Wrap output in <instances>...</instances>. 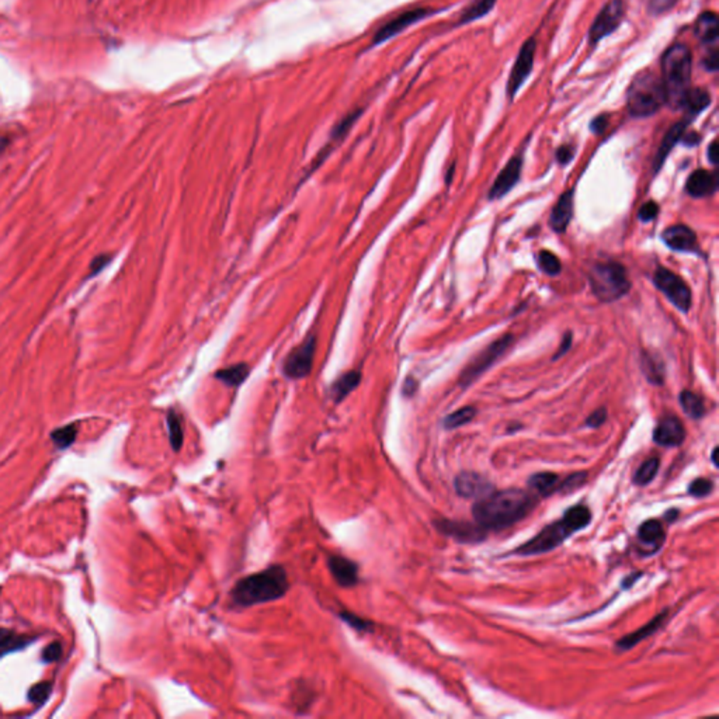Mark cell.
Instances as JSON below:
<instances>
[{
  "instance_id": "7dc6e473",
  "label": "cell",
  "mask_w": 719,
  "mask_h": 719,
  "mask_svg": "<svg viewBox=\"0 0 719 719\" xmlns=\"http://www.w3.org/2000/svg\"><path fill=\"white\" fill-rule=\"evenodd\" d=\"M718 48H710L703 59L704 69L708 72H717L719 66Z\"/></svg>"
},
{
  "instance_id": "ee69618b",
  "label": "cell",
  "mask_w": 719,
  "mask_h": 719,
  "mask_svg": "<svg viewBox=\"0 0 719 719\" xmlns=\"http://www.w3.org/2000/svg\"><path fill=\"white\" fill-rule=\"evenodd\" d=\"M63 654V646L59 641H55V642H51L43 652V661L46 664H53V662H56L60 659Z\"/></svg>"
},
{
  "instance_id": "74e56055",
  "label": "cell",
  "mask_w": 719,
  "mask_h": 719,
  "mask_svg": "<svg viewBox=\"0 0 719 719\" xmlns=\"http://www.w3.org/2000/svg\"><path fill=\"white\" fill-rule=\"evenodd\" d=\"M51 694H53V683L41 681L28 690L27 698L31 704H34L37 708H40L48 701Z\"/></svg>"
},
{
  "instance_id": "db71d44e",
  "label": "cell",
  "mask_w": 719,
  "mask_h": 719,
  "mask_svg": "<svg viewBox=\"0 0 719 719\" xmlns=\"http://www.w3.org/2000/svg\"><path fill=\"white\" fill-rule=\"evenodd\" d=\"M416 389H417V381H415V378H412V377L406 378V381L403 384V393L406 396H412L416 392Z\"/></svg>"
},
{
  "instance_id": "9c48e42d",
  "label": "cell",
  "mask_w": 719,
  "mask_h": 719,
  "mask_svg": "<svg viewBox=\"0 0 719 719\" xmlns=\"http://www.w3.org/2000/svg\"><path fill=\"white\" fill-rule=\"evenodd\" d=\"M536 53H537V40L536 37H531L524 41L521 46L518 54L516 56V60L513 63V68L508 75L506 92L510 99V102L514 100L523 85L527 82V79L531 76L533 69H534V62H536Z\"/></svg>"
},
{
  "instance_id": "11a10c76",
  "label": "cell",
  "mask_w": 719,
  "mask_h": 719,
  "mask_svg": "<svg viewBox=\"0 0 719 719\" xmlns=\"http://www.w3.org/2000/svg\"><path fill=\"white\" fill-rule=\"evenodd\" d=\"M681 139L684 141V144H686V145H688V147H694V145H697V144L700 142V139H701V138H700V135H698L697 132H688V134H687V131H686Z\"/></svg>"
},
{
  "instance_id": "8fae6325",
  "label": "cell",
  "mask_w": 719,
  "mask_h": 719,
  "mask_svg": "<svg viewBox=\"0 0 719 719\" xmlns=\"http://www.w3.org/2000/svg\"><path fill=\"white\" fill-rule=\"evenodd\" d=\"M655 285L681 312H688L691 307V291L686 281L669 269L659 267L654 277Z\"/></svg>"
},
{
  "instance_id": "b9f144b4",
  "label": "cell",
  "mask_w": 719,
  "mask_h": 719,
  "mask_svg": "<svg viewBox=\"0 0 719 719\" xmlns=\"http://www.w3.org/2000/svg\"><path fill=\"white\" fill-rule=\"evenodd\" d=\"M678 0H648L646 1V9L649 14L652 16H661L667 11H670Z\"/></svg>"
},
{
  "instance_id": "bcb514c9",
  "label": "cell",
  "mask_w": 719,
  "mask_h": 719,
  "mask_svg": "<svg viewBox=\"0 0 719 719\" xmlns=\"http://www.w3.org/2000/svg\"><path fill=\"white\" fill-rule=\"evenodd\" d=\"M607 420V409L606 408H600L597 409L596 412H593L587 420H586V425L592 429H597L600 427L602 425H605V422Z\"/></svg>"
},
{
  "instance_id": "9f6ffc18",
  "label": "cell",
  "mask_w": 719,
  "mask_h": 719,
  "mask_svg": "<svg viewBox=\"0 0 719 719\" xmlns=\"http://www.w3.org/2000/svg\"><path fill=\"white\" fill-rule=\"evenodd\" d=\"M639 576H642V573H637V575H634V577H627V579H625V580H624V582H622V585H624V587H625V589H628V587H631V586H632V583H634V582H635V579H638V577H639Z\"/></svg>"
},
{
  "instance_id": "f546056e",
  "label": "cell",
  "mask_w": 719,
  "mask_h": 719,
  "mask_svg": "<svg viewBox=\"0 0 719 719\" xmlns=\"http://www.w3.org/2000/svg\"><path fill=\"white\" fill-rule=\"evenodd\" d=\"M496 3L498 0H472L469 6L462 11L458 26H465L482 17H486L494 10Z\"/></svg>"
},
{
  "instance_id": "f35d334b",
  "label": "cell",
  "mask_w": 719,
  "mask_h": 719,
  "mask_svg": "<svg viewBox=\"0 0 719 719\" xmlns=\"http://www.w3.org/2000/svg\"><path fill=\"white\" fill-rule=\"evenodd\" d=\"M538 267L548 276H556L562 270L559 259L548 250H543L538 255Z\"/></svg>"
},
{
  "instance_id": "e0dca14e",
  "label": "cell",
  "mask_w": 719,
  "mask_h": 719,
  "mask_svg": "<svg viewBox=\"0 0 719 719\" xmlns=\"http://www.w3.org/2000/svg\"><path fill=\"white\" fill-rule=\"evenodd\" d=\"M686 439V430L680 419L667 416L659 422L654 433V442L662 447H678Z\"/></svg>"
},
{
  "instance_id": "f1b7e54d",
  "label": "cell",
  "mask_w": 719,
  "mask_h": 719,
  "mask_svg": "<svg viewBox=\"0 0 719 719\" xmlns=\"http://www.w3.org/2000/svg\"><path fill=\"white\" fill-rule=\"evenodd\" d=\"M250 374V367L246 363H239L226 368L218 370L215 378L223 383L226 387L236 388L242 385Z\"/></svg>"
},
{
  "instance_id": "4316f807",
  "label": "cell",
  "mask_w": 719,
  "mask_h": 719,
  "mask_svg": "<svg viewBox=\"0 0 719 719\" xmlns=\"http://www.w3.org/2000/svg\"><path fill=\"white\" fill-rule=\"evenodd\" d=\"M638 538L644 545H648L652 553L658 551L664 543V526L658 520L645 521L638 530Z\"/></svg>"
},
{
  "instance_id": "484cf974",
  "label": "cell",
  "mask_w": 719,
  "mask_h": 719,
  "mask_svg": "<svg viewBox=\"0 0 719 719\" xmlns=\"http://www.w3.org/2000/svg\"><path fill=\"white\" fill-rule=\"evenodd\" d=\"M666 615H667V611H664L662 614H659L656 618H654L649 624H646V625H644L642 628H639L637 632H634V634H631V635L624 637L622 639H619V641L617 642V648H618V649H621V651H627V649L634 648L637 644H639V642H641V641H644L645 638L651 637L652 634H655V632L661 628V625L664 624Z\"/></svg>"
},
{
  "instance_id": "ab89813d",
  "label": "cell",
  "mask_w": 719,
  "mask_h": 719,
  "mask_svg": "<svg viewBox=\"0 0 719 719\" xmlns=\"http://www.w3.org/2000/svg\"><path fill=\"white\" fill-rule=\"evenodd\" d=\"M586 472H577V474H573L570 476H568L563 482H560L558 485V491L556 492H560V494H570L576 489H579L580 486L585 485L586 482Z\"/></svg>"
},
{
  "instance_id": "f5cc1de1",
  "label": "cell",
  "mask_w": 719,
  "mask_h": 719,
  "mask_svg": "<svg viewBox=\"0 0 719 719\" xmlns=\"http://www.w3.org/2000/svg\"><path fill=\"white\" fill-rule=\"evenodd\" d=\"M707 156H708V161H710L713 165H717V162H718V141H717V139H714V141L710 144Z\"/></svg>"
},
{
  "instance_id": "1f68e13d",
  "label": "cell",
  "mask_w": 719,
  "mask_h": 719,
  "mask_svg": "<svg viewBox=\"0 0 719 719\" xmlns=\"http://www.w3.org/2000/svg\"><path fill=\"white\" fill-rule=\"evenodd\" d=\"M680 405L691 419H701L705 415V405L703 399L691 390H683L680 393Z\"/></svg>"
},
{
  "instance_id": "ac0fdd59",
  "label": "cell",
  "mask_w": 719,
  "mask_h": 719,
  "mask_svg": "<svg viewBox=\"0 0 719 719\" xmlns=\"http://www.w3.org/2000/svg\"><path fill=\"white\" fill-rule=\"evenodd\" d=\"M666 246L677 252H696L697 236L693 229L686 225H674L667 228L662 235Z\"/></svg>"
},
{
  "instance_id": "44dd1931",
  "label": "cell",
  "mask_w": 719,
  "mask_h": 719,
  "mask_svg": "<svg viewBox=\"0 0 719 719\" xmlns=\"http://www.w3.org/2000/svg\"><path fill=\"white\" fill-rule=\"evenodd\" d=\"M691 122L690 118H684L678 122H676L674 125L670 127V129L666 132L664 135V141L658 149V154H656V158H655V162H654V170L655 173H658L661 170V167L664 166V161L667 159L669 154L671 152V149L681 141L684 132L687 131V127L688 124Z\"/></svg>"
},
{
  "instance_id": "d590c367",
  "label": "cell",
  "mask_w": 719,
  "mask_h": 719,
  "mask_svg": "<svg viewBox=\"0 0 719 719\" xmlns=\"http://www.w3.org/2000/svg\"><path fill=\"white\" fill-rule=\"evenodd\" d=\"M659 459L658 458H651L648 461H645L639 469L637 471L635 476H634V482L637 485H641V486H645L648 484H651L656 475H658V471H659Z\"/></svg>"
},
{
  "instance_id": "f907efd6",
  "label": "cell",
  "mask_w": 719,
  "mask_h": 719,
  "mask_svg": "<svg viewBox=\"0 0 719 719\" xmlns=\"http://www.w3.org/2000/svg\"><path fill=\"white\" fill-rule=\"evenodd\" d=\"M573 158V148L570 145H562L556 151V159L560 165H568Z\"/></svg>"
},
{
  "instance_id": "8d00e7d4",
  "label": "cell",
  "mask_w": 719,
  "mask_h": 719,
  "mask_svg": "<svg viewBox=\"0 0 719 719\" xmlns=\"http://www.w3.org/2000/svg\"><path fill=\"white\" fill-rule=\"evenodd\" d=\"M76 436H78V427L73 423V425H66V426L55 429L51 433V440H53V443L55 444L58 449H65L75 443Z\"/></svg>"
},
{
  "instance_id": "6f0895ef",
  "label": "cell",
  "mask_w": 719,
  "mask_h": 719,
  "mask_svg": "<svg viewBox=\"0 0 719 719\" xmlns=\"http://www.w3.org/2000/svg\"><path fill=\"white\" fill-rule=\"evenodd\" d=\"M677 514H678V510H669V511L664 514V518H666L667 521H673V520H676V518H677V517H676Z\"/></svg>"
},
{
  "instance_id": "60d3db41",
  "label": "cell",
  "mask_w": 719,
  "mask_h": 719,
  "mask_svg": "<svg viewBox=\"0 0 719 719\" xmlns=\"http://www.w3.org/2000/svg\"><path fill=\"white\" fill-rule=\"evenodd\" d=\"M713 489H714L713 481L705 479V478H698L691 482V485L688 488V494L696 498H704V496H708L713 492Z\"/></svg>"
},
{
  "instance_id": "e575fe53",
  "label": "cell",
  "mask_w": 719,
  "mask_h": 719,
  "mask_svg": "<svg viewBox=\"0 0 719 719\" xmlns=\"http://www.w3.org/2000/svg\"><path fill=\"white\" fill-rule=\"evenodd\" d=\"M166 420L169 439H170L171 448L174 451H179L181 448V445H183V439H184L183 427H181V420H180L179 415L174 410H169Z\"/></svg>"
},
{
  "instance_id": "cb8c5ba5",
  "label": "cell",
  "mask_w": 719,
  "mask_h": 719,
  "mask_svg": "<svg viewBox=\"0 0 719 719\" xmlns=\"http://www.w3.org/2000/svg\"><path fill=\"white\" fill-rule=\"evenodd\" d=\"M33 642H36L34 637L24 635V634H17L11 629L7 628H0V658L26 649L30 646Z\"/></svg>"
},
{
  "instance_id": "d6a6232c",
  "label": "cell",
  "mask_w": 719,
  "mask_h": 719,
  "mask_svg": "<svg viewBox=\"0 0 719 719\" xmlns=\"http://www.w3.org/2000/svg\"><path fill=\"white\" fill-rule=\"evenodd\" d=\"M642 370L646 376L648 381L655 385H662L664 381V363L656 358L654 354H644L642 357Z\"/></svg>"
},
{
  "instance_id": "6da1fadb",
  "label": "cell",
  "mask_w": 719,
  "mask_h": 719,
  "mask_svg": "<svg viewBox=\"0 0 719 719\" xmlns=\"http://www.w3.org/2000/svg\"><path fill=\"white\" fill-rule=\"evenodd\" d=\"M536 498L521 489H506L492 492L478 499L472 513L478 526L485 530L504 528L523 520L536 506Z\"/></svg>"
},
{
  "instance_id": "816d5d0a",
  "label": "cell",
  "mask_w": 719,
  "mask_h": 719,
  "mask_svg": "<svg viewBox=\"0 0 719 719\" xmlns=\"http://www.w3.org/2000/svg\"><path fill=\"white\" fill-rule=\"evenodd\" d=\"M570 347H572V333L568 332L565 334V336H563L562 343H560V347H559V348H558V351L555 353L553 360H556V358H559L560 356H563V354H565V353H566Z\"/></svg>"
},
{
  "instance_id": "5bb4252c",
  "label": "cell",
  "mask_w": 719,
  "mask_h": 719,
  "mask_svg": "<svg viewBox=\"0 0 719 719\" xmlns=\"http://www.w3.org/2000/svg\"><path fill=\"white\" fill-rule=\"evenodd\" d=\"M454 488L459 496L476 500L494 492L492 484L475 472H461L454 481Z\"/></svg>"
},
{
  "instance_id": "4dcf8cb0",
  "label": "cell",
  "mask_w": 719,
  "mask_h": 719,
  "mask_svg": "<svg viewBox=\"0 0 719 719\" xmlns=\"http://www.w3.org/2000/svg\"><path fill=\"white\" fill-rule=\"evenodd\" d=\"M559 476L553 472H540L528 479V486L533 492L541 496H550L558 491Z\"/></svg>"
},
{
  "instance_id": "7402d4cb",
  "label": "cell",
  "mask_w": 719,
  "mask_h": 719,
  "mask_svg": "<svg viewBox=\"0 0 719 719\" xmlns=\"http://www.w3.org/2000/svg\"><path fill=\"white\" fill-rule=\"evenodd\" d=\"M329 569L332 572L334 580L343 586V587H351L357 583L358 580V566L353 560L340 556V555H333L329 558Z\"/></svg>"
},
{
  "instance_id": "7c38bea8",
  "label": "cell",
  "mask_w": 719,
  "mask_h": 719,
  "mask_svg": "<svg viewBox=\"0 0 719 719\" xmlns=\"http://www.w3.org/2000/svg\"><path fill=\"white\" fill-rule=\"evenodd\" d=\"M437 11H439L437 9H432V7H417V9H412V10H406L403 13H400L399 16H396L395 18L388 21L387 24H384L376 33L371 47H377V46L384 44L385 41L396 37L398 34H400L402 31H405L410 26L436 14Z\"/></svg>"
},
{
  "instance_id": "603a6c76",
  "label": "cell",
  "mask_w": 719,
  "mask_h": 719,
  "mask_svg": "<svg viewBox=\"0 0 719 719\" xmlns=\"http://www.w3.org/2000/svg\"><path fill=\"white\" fill-rule=\"evenodd\" d=\"M573 215V190L565 191L553 207L550 225L555 232H565Z\"/></svg>"
},
{
  "instance_id": "7bdbcfd3",
  "label": "cell",
  "mask_w": 719,
  "mask_h": 719,
  "mask_svg": "<svg viewBox=\"0 0 719 719\" xmlns=\"http://www.w3.org/2000/svg\"><path fill=\"white\" fill-rule=\"evenodd\" d=\"M340 618L343 621H346L350 627H353L357 631H370V628L373 627V624L370 621L361 618V617H358V615H356L353 612L343 611V612H340Z\"/></svg>"
},
{
  "instance_id": "9a60e30c",
  "label": "cell",
  "mask_w": 719,
  "mask_h": 719,
  "mask_svg": "<svg viewBox=\"0 0 719 719\" xmlns=\"http://www.w3.org/2000/svg\"><path fill=\"white\" fill-rule=\"evenodd\" d=\"M436 527L445 536L457 538L462 543H475L482 541L485 538V528L481 526H474L465 521H449V520H439L436 521Z\"/></svg>"
},
{
  "instance_id": "52a82bcc",
  "label": "cell",
  "mask_w": 719,
  "mask_h": 719,
  "mask_svg": "<svg viewBox=\"0 0 719 719\" xmlns=\"http://www.w3.org/2000/svg\"><path fill=\"white\" fill-rule=\"evenodd\" d=\"M514 337L511 334H504L494 343H491L488 347H485L471 363L464 368V371L459 376V384L462 387L471 385L476 378H479L492 364H495L499 358L507 351V348L511 346Z\"/></svg>"
},
{
  "instance_id": "ffe728a7",
  "label": "cell",
  "mask_w": 719,
  "mask_h": 719,
  "mask_svg": "<svg viewBox=\"0 0 719 719\" xmlns=\"http://www.w3.org/2000/svg\"><path fill=\"white\" fill-rule=\"evenodd\" d=\"M696 37L708 48H718L719 20L715 11L701 13L696 21Z\"/></svg>"
},
{
  "instance_id": "3957f363",
  "label": "cell",
  "mask_w": 719,
  "mask_h": 719,
  "mask_svg": "<svg viewBox=\"0 0 719 719\" xmlns=\"http://www.w3.org/2000/svg\"><path fill=\"white\" fill-rule=\"evenodd\" d=\"M693 53L687 44L670 46L662 55V82L666 105L673 110H681L683 102L691 89Z\"/></svg>"
},
{
  "instance_id": "f6af8a7d",
  "label": "cell",
  "mask_w": 719,
  "mask_h": 719,
  "mask_svg": "<svg viewBox=\"0 0 719 719\" xmlns=\"http://www.w3.org/2000/svg\"><path fill=\"white\" fill-rule=\"evenodd\" d=\"M659 214V206L655 203V201H648L645 203L639 213H638V218L642 222H649L654 221Z\"/></svg>"
},
{
  "instance_id": "30bf717a",
  "label": "cell",
  "mask_w": 719,
  "mask_h": 719,
  "mask_svg": "<svg viewBox=\"0 0 719 719\" xmlns=\"http://www.w3.org/2000/svg\"><path fill=\"white\" fill-rule=\"evenodd\" d=\"M625 17V3L624 0H609L596 16L590 30L589 43L590 46H597L602 40L611 36L622 23Z\"/></svg>"
},
{
  "instance_id": "8992f818",
  "label": "cell",
  "mask_w": 719,
  "mask_h": 719,
  "mask_svg": "<svg viewBox=\"0 0 719 719\" xmlns=\"http://www.w3.org/2000/svg\"><path fill=\"white\" fill-rule=\"evenodd\" d=\"M589 281L592 291L603 302L617 301L631 289V281L625 267L614 262L593 266L589 273Z\"/></svg>"
},
{
  "instance_id": "836d02e7",
  "label": "cell",
  "mask_w": 719,
  "mask_h": 719,
  "mask_svg": "<svg viewBox=\"0 0 719 719\" xmlns=\"http://www.w3.org/2000/svg\"><path fill=\"white\" fill-rule=\"evenodd\" d=\"M475 415H476V409L472 408V406H465L462 409H458L457 412L448 415L444 419V427L447 430L458 429V427H461L464 425H468L475 417Z\"/></svg>"
},
{
  "instance_id": "4fadbf2b",
  "label": "cell",
  "mask_w": 719,
  "mask_h": 719,
  "mask_svg": "<svg viewBox=\"0 0 719 719\" xmlns=\"http://www.w3.org/2000/svg\"><path fill=\"white\" fill-rule=\"evenodd\" d=\"M361 111L363 110L351 111V112H350V114H347V115H346V117H344L340 122H337V124L334 125L329 141H328V142H326V145H325V147L319 151L318 156H316V158L314 159V162L311 164V169L308 170L307 177H308V176H311V173H314L318 167L321 166V165L326 161V158L331 155V152H332L333 149L336 148V145H339V144L344 139V137L347 135V132L350 131V128L353 127V124H354V122L358 119V117L361 115Z\"/></svg>"
},
{
  "instance_id": "91938a15",
  "label": "cell",
  "mask_w": 719,
  "mask_h": 719,
  "mask_svg": "<svg viewBox=\"0 0 719 719\" xmlns=\"http://www.w3.org/2000/svg\"><path fill=\"white\" fill-rule=\"evenodd\" d=\"M717 452H718V447H715V448L713 449V454H711V461H713V464H714L715 467H718V461H717Z\"/></svg>"
},
{
  "instance_id": "2e32d148",
  "label": "cell",
  "mask_w": 719,
  "mask_h": 719,
  "mask_svg": "<svg viewBox=\"0 0 719 719\" xmlns=\"http://www.w3.org/2000/svg\"><path fill=\"white\" fill-rule=\"evenodd\" d=\"M521 167H523V156H514L508 161V164L504 169L499 173L498 179L495 180L491 191H489V198H501L504 194H507L518 181L520 174H521Z\"/></svg>"
},
{
  "instance_id": "d4e9b609",
  "label": "cell",
  "mask_w": 719,
  "mask_h": 719,
  "mask_svg": "<svg viewBox=\"0 0 719 719\" xmlns=\"http://www.w3.org/2000/svg\"><path fill=\"white\" fill-rule=\"evenodd\" d=\"M711 105V95L703 87H691L690 92L687 93L681 110L686 111L687 118L693 119L698 114H701L708 106Z\"/></svg>"
},
{
  "instance_id": "7a4b0ae2",
  "label": "cell",
  "mask_w": 719,
  "mask_h": 719,
  "mask_svg": "<svg viewBox=\"0 0 719 719\" xmlns=\"http://www.w3.org/2000/svg\"><path fill=\"white\" fill-rule=\"evenodd\" d=\"M288 590V575L282 566H270L240 579L230 592L238 607H252L281 599Z\"/></svg>"
},
{
  "instance_id": "d6986e66",
  "label": "cell",
  "mask_w": 719,
  "mask_h": 719,
  "mask_svg": "<svg viewBox=\"0 0 719 719\" xmlns=\"http://www.w3.org/2000/svg\"><path fill=\"white\" fill-rule=\"evenodd\" d=\"M686 190L691 197L703 198L714 194L718 190V176L714 171H708L704 169L696 170L690 174Z\"/></svg>"
},
{
  "instance_id": "277c9868",
  "label": "cell",
  "mask_w": 719,
  "mask_h": 719,
  "mask_svg": "<svg viewBox=\"0 0 719 719\" xmlns=\"http://www.w3.org/2000/svg\"><path fill=\"white\" fill-rule=\"evenodd\" d=\"M592 521V513L586 506H573L568 508L563 517L553 524L547 526L541 533L524 543L516 550V553L530 556L538 553H550L565 543L570 536L587 527Z\"/></svg>"
},
{
  "instance_id": "680465c9",
  "label": "cell",
  "mask_w": 719,
  "mask_h": 719,
  "mask_svg": "<svg viewBox=\"0 0 719 719\" xmlns=\"http://www.w3.org/2000/svg\"><path fill=\"white\" fill-rule=\"evenodd\" d=\"M7 145H9V138H6V137L0 135V154L6 149V147H7Z\"/></svg>"
},
{
  "instance_id": "ba28073f",
  "label": "cell",
  "mask_w": 719,
  "mask_h": 719,
  "mask_svg": "<svg viewBox=\"0 0 719 719\" xmlns=\"http://www.w3.org/2000/svg\"><path fill=\"white\" fill-rule=\"evenodd\" d=\"M316 351V334L308 333L301 344L294 347L282 363V373L289 380L307 378L314 366Z\"/></svg>"
},
{
  "instance_id": "5b68a950",
  "label": "cell",
  "mask_w": 719,
  "mask_h": 719,
  "mask_svg": "<svg viewBox=\"0 0 719 719\" xmlns=\"http://www.w3.org/2000/svg\"><path fill=\"white\" fill-rule=\"evenodd\" d=\"M666 105L664 82L656 72L644 69L631 80L627 90V109L634 118L655 115Z\"/></svg>"
},
{
  "instance_id": "83f0119b",
  "label": "cell",
  "mask_w": 719,
  "mask_h": 719,
  "mask_svg": "<svg viewBox=\"0 0 719 719\" xmlns=\"http://www.w3.org/2000/svg\"><path fill=\"white\" fill-rule=\"evenodd\" d=\"M360 383H361V373L357 370H351V371L341 374L331 387L333 400L336 403L344 400L347 395H350L356 388L360 385Z\"/></svg>"
},
{
  "instance_id": "c3c4849f",
  "label": "cell",
  "mask_w": 719,
  "mask_h": 719,
  "mask_svg": "<svg viewBox=\"0 0 719 719\" xmlns=\"http://www.w3.org/2000/svg\"><path fill=\"white\" fill-rule=\"evenodd\" d=\"M607 125H609V115L607 114H600V115H597L596 118L592 119L590 129H592L593 134L599 135V134L605 132V129L607 128Z\"/></svg>"
},
{
  "instance_id": "681fc988",
  "label": "cell",
  "mask_w": 719,
  "mask_h": 719,
  "mask_svg": "<svg viewBox=\"0 0 719 719\" xmlns=\"http://www.w3.org/2000/svg\"><path fill=\"white\" fill-rule=\"evenodd\" d=\"M111 259H112L111 255H100V256L95 257V260L90 263L92 276H96L99 272H102L110 263Z\"/></svg>"
}]
</instances>
